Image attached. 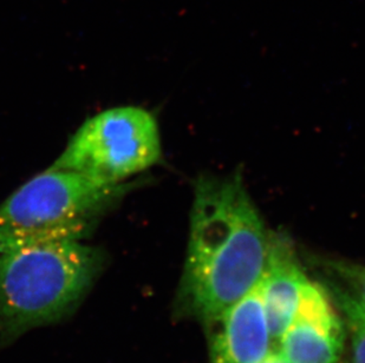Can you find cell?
Listing matches in <instances>:
<instances>
[{"label":"cell","instance_id":"obj_5","mask_svg":"<svg viewBox=\"0 0 365 363\" xmlns=\"http://www.w3.org/2000/svg\"><path fill=\"white\" fill-rule=\"evenodd\" d=\"M346 328L324 287L310 278L304 285L292 322L280 336L279 352L289 363H337Z\"/></svg>","mask_w":365,"mask_h":363},{"label":"cell","instance_id":"obj_7","mask_svg":"<svg viewBox=\"0 0 365 363\" xmlns=\"http://www.w3.org/2000/svg\"><path fill=\"white\" fill-rule=\"evenodd\" d=\"M307 280L291 238L271 231L269 256L259 287L274 342L292 322Z\"/></svg>","mask_w":365,"mask_h":363},{"label":"cell","instance_id":"obj_4","mask_svg":"<svg viewBox=\"0 0 365 363\" xmlns=\"http://www.w3.org/2000/svg\"><path fill=\"white\" fill-rule=\"evenodd\" d=\"M163 158L159 123L148 110L118 107L90 117L70 138L52 168L106 184H121Z\"/></svg>","mask_w":365,"mask_h":363},{"label":"cell","instance_id":"obj_8","mask_svg":"<svg viewBox=\"0 0 365 363\" xmlns=\"http://www.w3.org/2000/svg\"><path fill=\"white\" fill-rule=\"evenodd\" d=\"M323 285L337 307L351 340L352 363H365L364 303L339 282L329 278Z\"/></svg>","mask_w":365,"mask_h":363},{"label":"cell","instance_id":"obj_9","mask_svg":"<svg viewBox=\"0 0 365 363\" xmlns=\"http://www.w3.org/2000/svg\"><path fill=\"white\" fill-rule=\"evenodd\" d=\"M309 261L319 268L327 278L339 282L354 293L365 305V265L337 257L309 255Z\"/></svg>","mask_w":365,"mask_h":363},{"label":"cell","instance_id":"obj_10","mask_svg":"<svg viewBox=\"0 0 365 363\" xmlns=\"http://www.w3.org/2000/svg\"><path fill=\"white\" fill-rule=\"evenodd\" d=\"M257 363H289L284 357L283 354L274 350H269V353L266 354L265 357H262V360L258 361Z\"/></svg>","mask_w":365,"mask_h":363},{"label":"cell","instance_id":"obj_2","mask_svg":"<svg viewBox=\"0 0 365 363\" xmlns=\"http://www.w3.org/2000/svg\"><path fill=\"white\" fill-rule=\"evenodd\" d=\"M83 241L34 244L0 254V348L73 315L107 264Z\"/></svg>","mask_w":365,"mask_h":363},{"label":"cell","instance_id":"obj_3","mask_svg":"<svg viewBox=\"0 0 365 363\" xmlns=\"http://www.w3.org/2000/svg\"><path fill=\"white\" fill-rule=\"evenodd\" d=\"M129 190L130 183L106 184L50 167L0 203V254L46 242L83 241Z\"/></svg>","mask_w":365,"mask_h":363},{"label":"cell","instance_id":"obj_1","mask_svg":"<svg viewBox=\"0 0 365 363\" xmlns=\"http://www.w3.org/2000/svg\"><path fill=\"white\" fill-rule=\"evenodd\" d=\"M269 240L242 172L199 176L176 314L207 323L244 298L265 270Z\"/></svg>","mask_w":365,"mask_h":363},{"label":"cell","instance_id":"obj_6","mask_svg":"<svg viewBox=\"0 0 365 363\" xmlns=\"http://www.w3.org/2000/svg\"><path fill=\"white\" fill-rule=\"evenodd\" d=\"M205 325L210 363H257L271 350L272 336L259 283Z\"/></svg>","mask_w":365,"mask_h":363}]
</instances>
